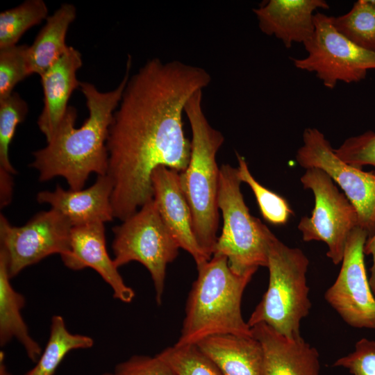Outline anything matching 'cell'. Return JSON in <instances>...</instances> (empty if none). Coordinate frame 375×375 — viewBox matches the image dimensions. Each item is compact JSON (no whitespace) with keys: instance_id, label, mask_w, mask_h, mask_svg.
Returning a JSON list of instances; mask_svg holds the SVG:
<instances>
[{"instance_id":"7402d4cb","label":"cell","mask_w":375,"mask_h":375,"mask_svg":"<svg viewBox=\"0 0 375 375\" xmlns=\"http://www.w3.org/2000/svg\"><path fill=\"white\" fill-rule=\"evenodd\" d=\"M94 345V340L85 335L72 333L61 315L51 317L48 341L35 365L24 375H53L65 356L76 349Z\"/></svg>"},{"instance_id":"603a6c76","label":"cell","mask_w":375,"mask_h":375,"mask_svg":"<svg viewBox=\"0 0 375 375\" xmlns=\"http://www.w3.org/2000/svg\"><path fill=\"white\" fill-rule=\"evenodd\" d=\"M332 20L336 30L348 40L375 53V0H358L348 12Z\"/></svg>"},{"instance_id":"277c9868","label":"cell","mask_w":375,"mask_h":375,"mask_svg":"<svg viewBox=\"0 0 375 375\" xmlns=\"http://www.w3.org/2000/svg\"><path fill=\"white\" fill-rule=\"evenodd\" d=\"M202 91L188 101L185 114L192 131L190 158L179 173L180 183L190 206L193 231L203 251L211 258L217 240L219 172L216 155L224 138L208 122L202 108Z\"/></svg>"},{"instance_id":"2e32d148","label":"cell","mask_w":375,"mask_h":375,"mask_svg":"<svg viewBox=\"0 0 375 375\" xmlns=\"http://www.w3.org/2000/svg\"><path fill=\"white\" fill-rule=\"evenodd\" d=\"M263 350V375H319L316 348L300 336L288 338L266 324L251 327Z\"/></svg>"},{"instance_id":"83f0119b","label":"cell","mask_w":375,"mask_h":375,"mask_svg":"<svg viewBox=\"0 0 375 375\" xmlns=\"http://www.w3.org/2000/svg\"><path fill=\"white\" fill-rule=\"evenodd\" d=\"M28 47L22 44L0 49V100L10 96L15 85L31 75Z\"/></svg>"},{"instance_id":"4fadbf2b","label":"cell","mask_w":375,"mask_h":375,"mask_svg":"<svg viewBox=\"0 0 375 375\" xmlns=\"http://www.w3.org/2000/svg\"><path fill=\"white\" fill-rule=\"evenodd\" d=\"M153 199L160 217L180 248L193 258L197 267L209 258L201 249L195 238L190 206L182 190L179 172L160 166L151 176Z\"/></svg>"},{"instance_id":"f546056e","label":"cell","mask_w":375,"mask_h":375,"mask_svg":"<svg viewBox=\"0 0 375 375\" xmlns=\"http://www.w3.org/2000/svg\"><path fill=\"white\" fill-rule=\"evenodd\" d=\"M333 366L344 367L352 375H375V341L359 340L353 351L336 360Z\"/></svg>"},{"instance_id":"e0dca14e","label":"cell","mask_w":375,"mask_h":375,"mask_svg":"<svg viewBox=\"0 0 375 375\" xmlns=\"http://www.w3.org/2000/svg\"><path fill=\"white\" fill-rule=\"evenodd\" d=\"M328 9L324 0H269L253 11L260 31L282 41L286 48L306 43L315 31V12Z\"/></svg>"},{"instance_id":"4316f807","label":"cell","mask_w":375,"mask_h":375,"mask_svg":"<svg viewBox=\"0 0 375 375\" xmlns=\"http://www.w3.org/2000/svg\"><path fill=\"white\" fill-rule=\"evenodd\" d=\"M27 112V103L16 92L0 100V170L16 173L10 161L9 147L17 125Z\"/></svg>"},{"instance_id":"5b68a950","label":"cell","mask_w":375,"mask_h":375,"mask_svg":"<svg viewBox=\"0 0 375 375\" xmlns=\"http://www.w3.org/2000/svg\"><path fill=\"white\" fill-rule=\"evenodd\" d=\"M308 265L302 250L287 246L273 233L268 245V288L247 321L250 327L264 323L288 338L301 336V322L311 308Z\"/></svg>"},{"instance_id":"d6a6232c","label":"cell","mask_w":375,"mask_h":375,"mask_svg":"<svg viewBox=\"0 0 375 375\" xmlns=\"http://www.w3.org/2000/svg\"><path fill=\"white\" fill-rule=\"evenodd\" d=\"M364 252L365 255H371L372 256V265L370 269L371 276L369 281L375 295V234L367 239L365 245Z\"/></svg>"},{"instance_id":"5bb4252c","label":"cell","mask_w":375,"mask_h":375,"mask_svg":"<svg viewBox=\"0 0 375 375\" xmlns=\"http://www.w3.org/2000/svg\"><path fill=\"white\" fill-rule=\"evenodd\" d=\"M61 259L72 270L94 269L110 287L115 299L127 303L134 299V290L126 284L107 251L103 223L73 226L69 251Z\"/></svg>"},{"instance_id":"7a4b0ae2","label":"cell","mask_w":375,"mask_h":375,"mask_svg":"<svg viewBox=\"0 0 375 375\" xmlns=\"http://www.w3.org/2000/svg\"><path fill=\"white\" fill-rule=\"evenodd\" d=\"M131 67L129 57L122 81L110 92H101L93 84L81 82L79 88L85 98L89 117L80 128H76V110L69 106L47 145L33 153L31 166L38 171L40 181L62 176L71 190H79L90 174H107L108 131L129 78Z\"/></svg>"},{"instance_id":"1f68e13d","label":"cell","mask_w":375,"mask_h":375,"mask_svg":"<svg viewBox=\"0 0 375 375\" xmlns=\"http://www.w3.org/2000/svg\"><path fill=\"white\" fill-rule=\"evenodd\" d=\"M10 172L0 170V205L1 208L8 205L12 199L13 180Z\"/></svg>"},{"instance_id":"8fae6325","label":"cell","mask_w":375,"mask_h":375,"mask_svg":"<svg viewBox=\"0 0 375 375\" xmlns=\"http://www.w3.org/2000/svg\"><path fill=\"white\" fill-rule=\"evenodd\" d=\"M296 160L306 169L318 168L325 172L355 208L358 226L368 233V238L375 234L374 174L342 160L324 135L315 128L304 130L303 144L297 150Z\"/></svg>"},{"instance_id":"30bf717a","label":"cell","mask_w":375,"mask_h":375,"mask_svg":"<svg viewBox=\"0 0 375 375\" xmlns=\"http://www.w3.org/2000/svg\"><path fill=\"white\" fill-rule=\"evenodd\" d=\"M72 226L59 212L51 208L34 215L21 226H12L0 215V254L10 278L46 257L69 251Z\"/></svg>"},{"instance_id":"9c48e42d","label":"cell","mask_w":375,"mask_h":375,"mask_svg":"<svg viewBox=\"0 0 375 375\" xmlns=\"http://www.w3.org/2000/svg\"><path fill=\"white\" fill-rule=\"evenodd\" d=\"M300 181L305 189L312 192L315 199L311 215L302 217L298 224L302 239L324 242L328 247L327 257L338 265L342 260L349 235L358 226L357 212L323 170L306 169Z\"/></svg>"},{"instance_id":"d4e9b609","label":"cell","mask_w":375,"mask_h":375,"mask_svg":"<svg viewBox=\"0 0 375 375\" xmlns=\"http://www.w3.org/2000/svg\"><path fill=\"white\" fill-rule=\"evenodd\" d=\"M236 156L240 179L250 187L264 219L274 225L285 224L293 214L287 200L259 183L251 174L245 158L238 153Z\"/></svg>"},{"instance_id":"cb8c5ba5","label":"cell","mask_w":375,"mask_h":375,"mask_svg":"<svg viewBox=\"0 0 375 375\" xmlns=\"http://www.w3.org/2000/svg\"><path fill=\"white\" fill-rule=\"evenodd\" d=\"M48 8L42 0H27L0 13V49L17 45L31 27L47 19Z\"/></svg>"},{"instance_id":"4dcf8cb0","label":"cell","mask_w":375,"mask_h":375,"mask_svg":"<svg viewBox=\"0 0 375 375\" xmlns=\"http://www.w3.org/2000/svg\"><path fill=\"white\" fill-rule=\"evenodd\" d=\"M115 375H176L157 354L154 356L134 355L116 365Z\"/></svg>"},{"instance_id":"484cf974","label":"cell","mask_w":375,"mask_h":375,"mask_svg":"<svg viewBox=\"0 0 375 375\" xmlns=\"http://www.w3.org/2000/svg\"><path fill=\"white\" fill-rule=\"evenodd\" d=\"M176 375H222L217 365L197 344L173 345L157 354Z\"/></svg>"},{"instance_id":"836d02e7","label":"cell","mask_w":375,"mask_h":375,"mask_svg":"<svg viewBox=\"0 0 375 375\" xmlns=\"http://www.w3.org/2000/svg\"><path fill=\"white\" fill-rule=\"evenodd\" d=\"M5 354L3 351L0 352V375H11L8 371L5 365Z\"/></svg>"},{"instance_id":"ffe728a7","label":"cell","mask_w":375,"mask_h":375,"mask_svg":"<svg viewBox=\"0 0 375 375\" xmlns=\"http://www.w3.org/2000/svg\"><path fill=\"white\" fill-rule=\"evenodd\" d=\"M10 279L6 260L0 254V345L3 347L16 339L22 345L28 358L36 362L42 350L39 343L31 336L22 315L26 299L13 288Z\"/></svg>"},{"instance_id":"f1b7e54d","label":"cell","mask_w":375,"mask_h":375,"mask_svg":"<svg viewBox=\"0 0 375 375\" xmlns=\"http://www.w3.org/2000/svg\"><path fill=\"white\" fill-rule=\"evenodd\" d=\"M335 154L346 163L357 168L372 166L375 174V133L368 131L345 140L337 149Z\"/></svg>"},{"instance_id":"8992f818","label":"cell","mask_w":375,"mask_h":375,"mask_svg":"<svg viewBox=\"0 0 375 375\" xmlns=\"http://www.w3.org/2000/svg\"><path fill=\"white\" fill-rule=\"evenodd\" d=\"M241 183L237 167L228 164L221 166L218 207L223 226L212 256H225L234 273L245 275L255 274L259 267H267L268 245L273 233L250 213L240 190Z\"/></svg>"},{"instance_id":"44dd1931","label":"cell","mask_w":375,"mask_h":375,"mask_svg":"<svg viewBox=\"0 0 375 375\" xmlns=\"http://www.w3.org/2000/svg\"><path fill=\"white\" fill-rule=\"evenodd\" d=\"M76 15V8L63 3L46 19L33 44L28 47L27 62L31 74L41 76L67 49L66 34Z\"/></svg>"},{"instance_id":"ba28073f","label":"cell","mask_w":375,"mask_h":375,"mask_svg":"<svg viewBox=\"0 0 375 375\" xmlns=\"http://www.w3.org/2000/svg\"><path fill=\"white\" fill-rule=\"evenodd\" d=\"M332 17L316 12L314 33L303 44L307 56L291 58L295 67L315 73L329 89L339 81H361L369 70L375 69V53L357 46L339 33Z\"/></svg>"},{"instance_id":"7c38bea8","label":"cell","mask_w":375,"mask_h":375,"mask_svg":"<svg viewBox=\"0 0 375 375\" xmlns=\"http://www.w3.org/2000/svg\"><path fill=\"white\" fill-rule=\"evenodd\" d=\"M368 238V233L358 226L351 232L340 272L324 297L349 326L375 329V297L364 260Z\"/></svg>"},{"instance_id":"52a82bcc","label":"cell","mask_w":375,"mask_h":375,"mask_svg":"<svg viewBox=\"0 0 375 375\" xmlns=\"http://www.w3.org/2000/svg\"><path fill=\"white\" fill-rule=\"evenodd\" d=\"M112 249L117 268L132 261L144 265L150 273L156 301L161 304L166 271L180 249L166 228L153 199L112 228Z\"/></svg>"},{"instance_id":"ac0fdd59","label":"cell","mask_w":375,"mask_h":375,"mask_svg":"<svg viewBox=\"0 0 375 375\" xmlns=\"http://www.w3.org/2000/svg\"><path fill=\"white\" fill-rule=\"evenodd\" d=\"M81 53L72 47L41 76L44 92V108L38 125L47 142L54 133L69 107L68 101L72 92L80 86L76 72L82 66Z\"/></svg>"},{"instance_id":"e575fe53","label":"cell","mask_w":375,"mask_h":375,"mask_svg":"<svg viewBox=\"0 0 375 375\" xmlns=\"http://www.w3.org/2000/svg\"><path fill=\"white\" fill-rule=\"evenodd\" d=\"M103 375H115V373H104Z\"/></svg>"},{"instance_id":"d6986e66","label":"cell","mask_w":375,"mask_h":375,"mask_svg":"<svg viewBox=\"0 0 375 375\" xmlns=\"http://www.w3.org/2000/svg\"><path fill=\"white\" fill-rule=\"evenodd\" d=\"M197 345L222 375H263L262 347L253 336L217 335Z\"/></svg>"},{"instance_id":"9a60e30c","label":"cell","mask_w":375,"mask_h":375,"mask_svg":"<svg viewBox=\"0 0 375 375\" xmlns=\"http://www.w3.org/2000/svg\"><path fill=\"white\" fill-rule=\"evenodd\" d=\"M113 185L108 175L98 176L86 189L64 190L57 185L53 191H42L37 201L48 203L65 217L73 226L105 223L115 217L111 203Z\"/></svg>"},{"instance_id":"6da1fadb","label":"cell","mask_w":375,"mask_h":375,"mask_svg":"<svg viewBox=\"0 0 375 375\" xmlns=\"http://www.w3.org/2000/svg\"><path fill=\"white\" fill-rule=\"evenodd\" d=\"M210 81L201 67L159 58L128 78L106 142L115 217L123 221L153 199L151 176L157 167L179 173L186 169L191 141L184 133L183 114L189 99Z\"/></svg>"},{"instance_id":"3957f363","label":"cell","mask_w":375,"mask_h":375,"mask_svg":"<svg viewBox=\"0 0 375 375\" xmlns=\"http://www.w3.org/2000/svg\"><path fill=\"white\" fill-rule=\"evenodd\" d=\"M197 271L187 299L181 335L174 344H197L217 335L252 336L242 317L241 303L254 274H236L227 258L219 255H213Z\"/></svg>"}]
</instances>
